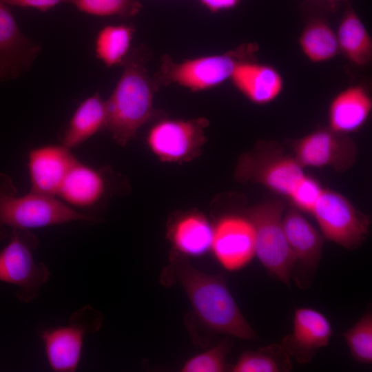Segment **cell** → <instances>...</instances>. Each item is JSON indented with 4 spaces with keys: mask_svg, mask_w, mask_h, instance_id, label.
<instances>
[{
    "mask_svg": "<svg viewBox=\"0 0 372 372\" xmlns=\"http://www.w3.org/2000/svg\"><path fill=\"white\" fill-rule=\"evenodd\" d=\"M105 101L98 93L85 99L76 108L65 130L61 145L68 149L85 142L105 127Z\"/></svg>",
    "mask_w": 372,
    "mask_h": 372,
    "instance_id": "cell-22",
    "label": "cell"
},
{
    "mask_svg": "<svg viewBox=\"0 0 372 372\" xmlns=\"http://www.w3.org/2000/svg\"><path fill=\"white\" fill-rule=\"evenodd\" d=\"M352 357L358 362L372 363V314L369 311L342 333Z\"/></svg>",
    "mask_w": 372,
    "mask_h": 372,
    "instance_id": "cell-26",
    "label": "cell"
},
{
    "mask_svg": "<svg viewBox=\"0 0 372 372\" xmlns=\"http://www.w3.org/2000/svg\"><path fill=\"white\" fill-rule=\"evenodd\" d=\"M333 335L331 324L321 312L309 307L295 311L292 332L285 335L280 344L300 364H307L316 352L327 347Z\"/></svg>",
    "mask_w": 372,
    "mask_h": 372,
    "instance_id": "cell-14",
    "label": "cell"
},
{
    "mask_svg": "<svg viewBox=\"0 0 372 372\" xmlns=\"http://www.w3.org/2000/svg\"><path fill=\"white\" fill-rule=\"evenodd\" d=\"M230 79L240 92L257 105L274 101L283 88V79L276 68L251 59L239 63Z\"/></svg>",
    "mask_w": 372,
    "mask_h": 372,
    "instance_id": "cell-17",
    "label": "cell"
},
{
    "mask_svg": "<svg viewBox=\"0 0 372 372\" xmlns=\"http://www.w3.org/2000/svg\"><path fill=\"white\" fill-rule=\"evenodd\" d=\"M122 65V74L105 101L104 127L125 146L151 117L154 94L158 88L147 74L143 48L131 50Z\"/></svg>",
    "mask_w": 372,
    "mask_h": 372,
    "instance_id": "cell-1",
    "label": "cell"
},
{
    "mask_svg": "<svg viewBox=\"0 0 372 372\" xmlns=\"http://www.w3.org/2000/svg\"><path fill=\"white\" fill-rule=\"evenodd\" d=\"M299 45L304 54L314 63L329 61L340 52L336 32L321 19L311 20L305 25Z\"/></svg>",
    "mask_w": 372,
    "mask_h": 372,
    "instance_id": "cell-23",
    "label": "cell"
},
{
    "mask_svg": "<svg viewBox=\"0 0 372 372\" xmlns=\"http://www.w3.org/2000/svg\"><path fill=\"white\" fill-rule=\"evenodd\" d=\"M285 208L282 200L267 199L251 207L247 218L254 231L255 256L270 274L289 285L296 259L283 227Z\"/></svg>",
    "mask_w": 372,
    "mask_h": 372,
    "instance_id": "cell-4",
    "label": "cell"
},
{
    "mask_svg": "<svg viewBox=\"0 0 372 372\" xmlns=\"http://www.w3.org/2000/svg\"><path fill=\"white\" fill-rule=\"evenodd\" d=\"M204 118L166 119L149 130L147 144L152 152L163 162H184L197 156L205 142Z\"/></svg>",
    "mask_w": 372,
    "mask_h": 372,
    "instance_id": "cell-11",
    "label": "cell"
},
{
    "mask_svg": "<svg viewBox=\"0 0 372 372\" xmlns=\"http://www.w3.org/2000/svg\"><path fill=\"white\" fill-rule=\"evenodd\" d=\"M227 346L220 344L193 356L181 367L183 372H221L226 368Z\"/></svg>",
    "mask_w": 372,
    "mask_h": 372,
    "instance_id": "cell-28",
    "label": "cell"
},
{
    "mask_svg": "<svg viewBox=\"0 0 372 372\" xmlns=\"http://www.w3.org/2000/svg\"><path fill=\"white\" fill-rule=\"evenodd\" d=\"M304 174L293 154L285 153L277 143L266 141L242 154L235 169L238 180L260 184L287 198Z\"/></svg>",
    "mask_w": 372,
    "mask_h": 372,
    "instance_id": "cell-6",
    "label": "cell"
},
{
    "mask_svg": "<svg viewBox=\"0 0 372 372\" xmlns=\"http://www.w3.org/2000/svg\"><path fill=\"white\" fill-rule=\"evenodd\" d=\"M105 191L103 175L76 160L66 175L57 196L72 208L87 209L95 205Z\"/></svg>",
    "mask_w": 372,
    "mask_h": 372,
    "instance_id": "cell-19",
    "label": "cell"
},
{
    "mask_svg": "<svg viewBox=\"0 0 372 372\" xmlns=\"http://www.w3.org/2000/svg\"><path fill=\"white\" fill-rule=\"evenodd\" d=\"M76 159L63 145H45L32 149L28 167L31 192L55 196Z\"/></svg>",
    "mask_w": 372,
    "mask_h": 372,
    "instance_id": "cell-16",
    "label": "cell"
},
{
    "mask_svg": "<svg viewBox=\"0 0 372 372\" xmlns=\"http://www.w3.org/2000/svg\"><path fill=\"white\" fill-rule=\"evenodd\" d=\"M68 0H0L7 6L21 8H34L40 11H47L62 3H68Z\"/></svg>",
    "mask_w": 372,
    "mask_h": 372,
    "instance_id": "cell-30",
    "label": "cell"
},
{
    "mask_svg": "<svg viewBox=\"0 0 372 372\" xmlns=\"http://www.w3.org/2000/svg\"><path fill=\"white\" fill-rule=\"evenodd\" d=\"M40 46L20 30L8 6L0 2V82L28 71Z\"/></svg>",
    "mask_w": 372,
    "mask_h": 372,
    "instance_id": "cell-15",
    "label": "cell"
},
{
    "mask_svg": "<svg viewBox=\"0 0 372 372\" xmlns=\"http://www.w3.org/2000/svg\"><path fill=\"white\" fill-rule=\"evenodd\" d=\"M254 47L245 45L220 54L174 61L164 56L158 72L153 79L158 88L175 83L192 91L205 90L230 79L238 64L249 59Z\"/></svg>",
    "mask_w": 372,
    "mask_h": 372,
    "instance_id": "cell-5",
    "label": "cell"
},
{
    "mask_svg": "<svg viewBox=\"0 0 372 372\" xmlns=\"http://www.w3.org/2000/svg\"><path fill=\"white\" fill-rule=\"evenodd\" d=\"M282 222L288 244L296 259L294 269L297 270L294 278L297 285L304 287L309 285V278L320 262L324 238L291 204L284 213Z\"/></svg>",
    "mask_w": 372,
    "mask_h": 372,
    "instance_id": "cell-12",
    "label": "cell"
},
{
    "mask_svg": "<svg viewBox=\"0 0 372 372\" xmlns=\"http://www.w3.org/2000/svg\"><path fill=\"white\" fill-rule=\"evenodd\" d=\"M67 3L88 14L126 19L135 16L141 8L138 0H68Z\"/></svg>",
    "mask_w": 372,
    "mask_h": 372,
    "instance_id": "cell-27",
    "label": "cell"
},
{
    "mask_svg": "<svg viewBox=\"0 0 372 372\" xmlns=\"http://www.w3.org/2000/svg\"><path fill=\"white\" fill-rule=\"evenodd\" d=\"M135 32L131 25H109L98 33L95 42L96 57L107 67L123 64L130 51Z\"/></svg>",
    "mask_w": 372,
    "mask_h": 372,
    "instance_id": "cell-24",
    "label": "cell"
},
{
    "mask_svg": "<svg viewBox=\"0 0 372 372\" xmlns=\"http://www.w3.org/2000/svg\"><path fill=\"white\" fill-rule=\"evenodd\" d=\"M101 325V313L86 305L72 313L67 324L43 330L41 338L51 369L56 372L75 371L85 335L96 331Z\"/></svg>",
    "mask_w": 372,
    "mask_h": 372,
    "instance_id": "cell-9",
    "label": "cell"
},
{
    "mask_svg": "<svg viewBox=\"0 0 372 372\" xmlns=\"http://www.w3.org/2000/svg\"><path fill=\"white\" fill-rule=\"evenodd\" d=\"M174 265L177 280L206 327L214 332L240 339L257 338L223 278L200 271L185 262Z\"/></svg>",
    "mask_w": 372,
    "mask_h": 372,
    "instance_id": "cell-2",
    "label": "cell"
},
{
    "mask_svg": "<svg viewBox=\"0 0 372 372\" xmlns=\"http://www.w3.org/2000/svg\"><path fill=\"white\" fill-rule=\"evenodd\" d=\"M290 355L280 344L244 351L231 367L233 372H285L291 369Z\"/></svg>",
    "mask_w": 372,
    "mask_h": 372,
    "instance_id": "cell-25",
    "label": "cell"
},
{
    "mask_svg": "<svg viewBox=\"0 0 372 372\" xmlns=\"http://www.w3.org/2000/svg\"><path fill=\"white\" fill-rule=\"evenodd\" d=\"M339 50L353 64L366 67L372 61V40L365 25L348 6L336 32Z\"/></svg>",
    "mask_w": 372,
    "mask_h": 372,
    "instance_id": "cell-20",
    "label": "cell"
},
{
    "mask_svg": "<svg viewBox=\"0 0 372 372\" xmlns=\"http://www.w3.org/2000/svg\"><path fill=\"white\" fill-rule=\"evenodd\" d=\"M213 228L201 214L192 213L176 220L169 229V239L176 250L189 256L206 254L211 246Z\"/></svg>",
    "mask_w": 372,
    "mask_h": 372,
    "instance_id": "cell-21",
    "label": "cell"
},
{
    "mask_svg": "<svg viewBox=\"0 0 372 372\" xmlns=\"http://www.w3.org/2000/svg\"><path fill=\"white\" fill-rule=\"evenodd\" d=\"M211 249L225 269L238 271L255 256V237L247 218L226 216L213 228Z\"/></svg>",
    "mask_w": 372,
    "mask_h": 372,
    "instance_id": "cell-13",
    "label": "cell"
},
{
    "mask_svg": "<svg viewBox=\"0 0 372 372\" xmlns=\"http://www.w3.org/2000/svg\"><path fill=\"white\" fill-rule=\"evenodd\" d=\"M311 214L324 238L346 249L358 248L368 236L369 216L333 190L324 189Z\"/></svg>",
    "mask_w": 372,
    "mask_h": 372,
    "instance_id": "cell-8",
    "label": "cell"
},
{
    "mask_svg": "<svg viewBox=\"0 0 372 372\" xmlns=\"http://www.w3.org/2000/svg\"><path fill=\"white\" fill-rule=\"evenodd\" d=\"M96 218L79 212L54 196L31 192L18 196L10 177L0 173V242L12 230L30 229Z\"/></svg>",
    "mask_w": 372,
    "mask_h": 372,
    "instance_id": "cell-3",
    "label": "cell"
},
{
    "mask_svg": "<svg viewBox=\"0 0 372 372\" xmlns=\"http://www.w3.org/2000/svg\"><path fill=\"white\" fill-rule=\"evenodd\" d=\"M293 156L304 168L328 167L338 172L350 169L355 163L358 147L348 134L319 127L294 140Z\"/></svg>",
    "mask_w": 372,
    "mask_h": 372,
    "instance_id": "cell-10",
    "label": "cell"
},
{
    "mask_svg": "<svg viewBox=\"0 0 372 372\" xmlns=\"http://www.w3.org/2000/svg\"><path fill=\"white\" fill-rule=\"evenodd\" d=\"M210 11L216 12L235 7L240 0H200Z\"/></svg>",
    "mask_w": 372,
    "mask_h": 372,
    "instance_id": "cell-31",
    "label": "cell"
},
{
    "mask_svg": "<svg viewBox=\"0 0 372 372\" xmlns=\"http://www.w3.org/2000/svg\"><path fill=\"white\" fill-rule=\"evenodd\" d=\"M8 237V242L0 251V282L16 287L17 299L27 304L39 296L50 271L34 257L39 241L30 229H13Z\"/></svg>",
    "mask_w": 372,
    "mask_h": 372,
    "instance_id": "cell-7",
    "label": "cell"
},
{
    "mask_svg": "<svg viewBox=\"0 0 372 372\" xmlns=\"http://www.w3.org/2000/svg\"><path fill=\"white\" fill-rule=\"evenodd\" d=\"M371 110L372 99L367 89L362 85L350 86L331 101L328 127L341 134L357 132L367 121Z\"/></svg>",
    "mask_w": 372,
    "mask_h": 372,
    "instance_id": "cell-18",
    "label": "cell"
},
{
    "mask_svg": "<svg viewBox=\"0 0 372 372\" xmlns=\"http://www.w3.org/2000/svg\"><path fill=\"white\" fill-rule=\"evenodd\" d=\"M324 188L318 180L304 174L288 196L293 207L301 212L311 214Z\"/></svg>",
    "mask_w": 372,
    "mask_h": 372,
    "instance_id": "cell-29",
    "label": "cell"
}]
</instances>
